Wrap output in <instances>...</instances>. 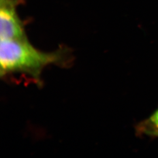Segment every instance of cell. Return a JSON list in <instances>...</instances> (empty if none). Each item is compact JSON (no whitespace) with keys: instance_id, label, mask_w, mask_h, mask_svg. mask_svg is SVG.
<instances>
[{"instance_id":"6da1fadb","label":"cell","mask_w":158,"mask_h":158,"mask_svg":"<svg viewBox=\"0 0 158 158\" xmlns=\"http://www.w3.org/2000/svg\"><path fill=\"white\" fill-rule=\"evenodd\" d=\"M70 56V51L66 48L46 52L35 48L28 39L1 40L0 75L2 77L15 73L27 74L38 85H42L44 69L52 64L66 66Z\"/></svg>"},{"instance_id":"7a4b0ae2","label":"cell","mask_w":158,"mask_h":158,"mask_svg":"<svg viewBox=\"0 0 158 158\" xmlns=\"http://www.w3.org/2000/svg\"><path fill=\"white\" fill-rule=\"evenodd\" d=\"M18 0H0L1 40L28 39L17 13Z\"/></svg>"},{"instance_id":"3957f363","label":"cell","mask_w":158,"mask_h":158,"mask_svg":"<svg viewBox=\"0 0 158 158\" xmlns=\"http://www.w3.org/2000/svg\"><path fill=\"white\" fill-rule=\"evenodd\" d=\"M138 131L142 133L153 136L158 132V110L149 119L141 123L138 126Z\"/></svg>"},{"instance_id":"277c9868","label":"cell","mask_w":158,"mask_h":158,"mask_svg":"<svg viewBox=\"0 0 158 158\" xmlns=\"http://www.w3.org/2000/svg\"><path fill=\"white\" fill-rule=\"evenodd\" d=\"M154 136H158V132H157L156 133H155V135H154Z\"/></svg>"}]
</instances>
